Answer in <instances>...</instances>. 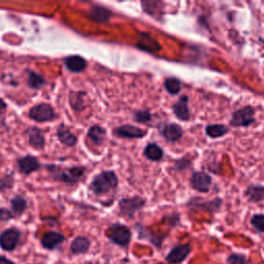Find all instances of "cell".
<instances>
[{
	"label": "cell",
	"instance_id": "cell-1",
	"mask_svg": "<svg viewBox=\"0 0 264 264\" xmlns=\"http://www.w3.org/2000/svg\"><path fill=\"white\" fill-rule=\"evenodd\" d=\"M118 186V178L114 171L105 170L97 174L90 184V190L96 195L114 191Z\"/></svg>",
	"mask_w": 264,
	"mask_h": 264
},
{
	"label": "cell",
	"instance_id": "cell-2",
	"mask_svg": "<svg viewBox=\"0 0 264 264\" xmlns=\"http://www.w3.org/2000/svg\"><path fill=\"white\" fill-rule=\"evenodd\" d=\"M50 173L53 175L55 180L61 181L63 183L74 185L78 183L85 173V168L81 166H74L71 168H60L55 164L48 166Z\"/></svg>",
	"mask_w": 264,
	"mask_h": 264
},
{
	"label": "cell",
	"instance_id": "cell-3",
	"mask_svg": "<svg viewBox=\"0 0 264 264\" xmlns=\"http://www.w3.org/2000/svg\"><path fill=\"white\" fill-rule=\"evenodd\" d=\"M106 236L113 241L114 244L120 247H127L131 239V231L129 228L122 224H114L106 231Z\"/></svg>",
	"mask_w": 264,
	"mask_h": 264
},
{
	"label": "cell",
	"instance_id": "cell-4",
	"mask_svg": "<svg viewBox=\"0 0 264 264\" xmlns=\"http://www.w3.org/2000/svg\"><path fill=\"white\" fill-rule=\"evenodd\" d=\"M57 117L52 105L48 103H40L33 106L29 111V118L38 123H45L55 120Z\"/></svg>",
	"mask_w": 264,
	"mask_h": 264
},
{
	"label": "cell",
	"instance_id": "cell-5",
	"mask_svg": "<svg viewBox=\"0 0 264 264\" xmlns=\"http://www.w3.org/2000/svg\"><path fill=\"white\" fill-rule=\"evenodd\" d=\"M145 200L140 196H136L132 198H124L119 203V208L122 215L128 218H134L135 214L140 211L145 206Z\"/></svg>",
	"mask_w": 264,
	"mask_h": 264
},
{
	"label": "cell",
	"instance_id": "cell-6",
	"mask_svg": "<svg viewBox=\"0 0 264 264\" xmlns=\"http://www.w3.org/2000/svg\"><path fill=\"white\" fill-rule=\"evenodd\" d=\"M254 114H255V111L252 106H246V107L240 108L232 115L230 124L235 127L249 126L255 122Z\"/></svg>",
	"mask_w": 264,
	"mask_h": 264
},
{
	"label": "cell",
	"instance_id": "cell-7",
	"mask_svg": "<svg viewBox=\"0 0 264 264\" xmlns=\"http://www.w3.org/2000/svg\"><path fill=\"white\" fill-rule=\"evenodd\" d=\"M20 239V231L16 228H10L0 234V247L3 250L12 252L16 249Z\"/></svg>",
	"mask_w": 264,
	"mask_h": 264
},
{
	"label": "cell",
	"instance_id": "cell-8",
	"mask_svg": "<svg viewBox=\"0 0 264 264\" xmlns=\"http://www.w3.org/2000/svg\"><path fill=\"white\" fill-rule=\"evenodd\" d=\"M191 187L200 192H208L212 186V178L204 171H196L191 177Z\"/></svg>",
	"mask_w": 264,
	"mask_h": 264
},
{
	"label": "cell",
	"instance_id": "cell-9",
	"mask_svg": "<svg viewBox=\"0 0 264 264\" xmlns=\"http://www.w3.org/2000/svg\"><path fill=\"white\" fill-rule=\"evenodd\" d=\"M147 132L134 125H123L115 129V135L123 139H142Z\"/></svg>",
	"mask_w": 264,
	"mask_h": 264
},
{
	"label": "cell",
	"instance_id": "cell-10",
	"mask_svg": "<svg viewBox=\"0 0 264 264\" xmlns=\"http://www.w3.org/2000/svg\"><path fill=\"white\" fill-rule=\"evenodd\" d=\"M18 168L23 174H30L40 168V163L36 157L27 155L18 159Z\"/></svg>",
	"mask_w": 264,
	"mask_h": 264
},
{
	"label": "cell",
	"instance_id": "cell-11",
	"mask_svg": "<svg viewBox=\"0 0 264 264\" xmlns=\"http://www.w3.org/2000/svg\"><path fill=\"white\" fill-rule=\"evenodd\" d=\"M191 252V247L186 244V245H180L178 247H175L172 249L169 254L166 256L165 260L169 264H177L183 262L190 254Z\"/></svg>",
	"mask_w": 264,
	"mask_h": 264
},
{
	"label": "cell",
	"instance_id": "cell-12",
	"mask_svg": "<svg viewBox=\"0 0 264 264\" xmlns=\"http://www.w3.org/2000/svg\"><path fill=\"white\" fill-rule=\"evenodd\" d=\"M65 239L64 235L57 231H50L43 234L41 237V245L45 249L48 250H54L57 248L61 243H63Z\"/></svg>",
	"mask_w": 264,
	"mask_h": 264
},
{
	"label": "cell",
	"instance_id": "cell-13",
	"mask_svg": "<svg viewBox=\"0 0 264 264\" xmlns=\"http://www.w3.org/2000/svg\"><path fill=\"white\" fill-rule=\"evenodd\" d=\"M162 136L163 138L169 142V143H175L181 140L182 136H183V130L181 128V126H179L178 124H168L166 126H164L163 130H162Z\"/></svg>",
	"mask_w": 264,
	"mask_h": 264
},
{
	"label": "cell",
	"instance_id": "cell-14",
	"mask_svg": "<svg viewBox=\"0 0 264 264\" xmlns=\"http://www.w3.org/2000/svg\"><path fill=\"white\" fill-rule=\"evenodd\" d=\"M65 66L73 73H82L87 68V61L79 55L69 56L64 60Z\"/></svg>",
	"mask_w": 264,
	"mask_h": 264
},
{
	"label": "cell",
	"instance_id": "cell-15",
	"mask_svg": "<svg viewBox=\"0 0 264 264\" xmlns=\"http://www.w3.org/2000/svg\"><path fill=\"white\" fill-rule=\"evenodd\" d=\"M188 101L189 99L187 96H182L178 102H175L173 104V107H172V111L174 115L182 121H187L190 118Z\"/></svg>",
	"mask_w": 264,
	"mask_h": 264
},
{
	"label": "cell",
	"instance_id": "cell-16",
	"mask_svg": "<svg viewBox=\"0 0 264 264\" xmlns=\"http://www.w3.org/2000/svg\"><path fill=\"white\" fill-rule=\"evenodd\" d=\"M27 136H28V140H29V144L37 149V150H41L45 147V137H43L42 131L37 128V127H31L29 128L27 131Z\"/></svg>",
	"mask_w": 264,
	"mask_h": 264
},
{
	"label": "cell",
	"instance_id": "cell-17",
	"mask_svg": "<svg viewBox=\"0 0 264 264\" xmlns=\"http://www.w3.org/2000/svg\"><path fill=\"white\" fill-rule=\"evenodd\" d=\"M88 17L92 21L96 22V23H105V22L111 19L112 13L104 8L95 7L88 13Z\"/></svg>",
	"mask_w": 264,
	"mask_h": 264
},
{
	"label": "cell",
	"instance_id": "cell-18",
	"mask_svg": "<svg viewBox=\"0 0 264 264\" xmlns=\"http://www.w3.org/2000/svg\"><path fill=\"white\" fill-rule=\"evenodd\" d=\"M57 136L60 142L66 147H74L77 144V137L73 135L69 128L61 125L57 130Z\"/></svg>",
	"mask_w": 264,
	"mask_h": 264
},
{
	"label": "cell",
	"instance_id": "cell-19",
	"mask_svg": "<svg viewBox=\"0 0 264 264\" xmlns=\"http://www.w3.org/2000/svg\"><path fill=\"white\" fill-rule=\"evenodd\" d=\"M90 248V241L88 238L83 237V236H79L77 238H75V240L72 243L71 245V250L72 253L75 255H80V254H84L86 253L88 250Z\"/></svg>",
	"mask_w": 264,
	"mask_h": 264
},
{
	"label": "cell",
	"instance_id": "cell-20",
	"mask_svg": "<svg viewBox=\"0 0 264 264\" xmlns=\"http://www.w3.org/2000/svg\"><path fill=\"white\" fill-rule=\"evenodd\" d=\"M138 47L141 48L143 51H148V52H158L160 50L159 43L152 39L146 33L142 34V39L139 40Z\"/></svg>",
	"mask_w": 264,
	"mask_h": 264
},
{
	"label": "cell",
	"instance_id": "cell-21",
	"mask_svg": "<svg viewBox=\"0 0 264 264\" xmlns=\"http://www.w3.org/2000/svg\"><path fill=\"white\" fill-rule=\"evenodd\" d=\"M145 156L152 161H160L163 158V150L156 144H150L145 148Z\"/></svg>",
	"mask_w": 264,
	"mask_h": 264
},
{
	"label": "cell",
	"instance_id": "cell-22",
	"mask_svg": "<svg viewBox=\"0 0 264 264\" xmlns=\"http://www.w3.org/2000/svg\"><path fill=\"white\" fill-rule=\"evenodd\" d=\"M88 138H89L95 145L100 146L103 144L105 139V130L99 125H94L88 131Z\"/></svg>",
	"mask_w": 264,
	"mask_h": 264
},
{
	"label": "cell",
	"instance_id": "cell-23",
	"mask_svg": "<svg viewBox=\"0 0 264 264\" xmlns=\"http://www.w3.org/2000/svg\"><path fill=\"white\" fill-rule=\"evenodd\" d=\"M11 207L14 216H20L25 212L27 208V202L24 197L18 195L13 198V201L11 202Z\"/></svg>",
	"mask_w": 264,
	"mask_h": 264
},
{
	"label": "cell",
	"instance_id": "cell-24",
	"mask_svg": "<svg viewBox=\"0 0 264 264\" xmlns=\"http://www.w3.org/2000/svg\"><path fill=\"white\" fill-rule=\"evenodd\" d=\"M206 132L210 138L217 139V138L224 137L228 132V128L222 124H214V125L207 126Z\"/></svg>",
	"mask_w": 264,
	"mask_h": 264
},
{
	"label": "cell",
	"instance_id": "cell-25",
	"mask_svg": "<svg viewBox=\"0 0 264 264\" xmlns=\"http://www.w3.org/2000/svg\"><path fill=\"white\" fill-rule=\"evenodd\" d=\"M246 195L248 196L249 201L253 203L260 202L264 200V187L263 186H251L247 189Z\"/></svg>",
	"mask_w": 264,
	"mask_h": 264
},
{
	"label": "cell",
	"instance_id": "cell-26",
	"mask_svg": "<svg viewBox=\"0 0 264 264\" xmlns=\"http://www.w3.org/2000/svg\"><path fill=\"white\" fill-rule=\"evenodd\" d=\"M83 96H85V93L83 92H72L70 95V102L73 108L77 112H81L85 108Z\"/></svg>",
	"mask_w": 264,
	"mask_h": 264
},
{
	"label": "cell",
	"instance_id": "cell-27",
	"mask_svg": "<svg viewBox=\"0 0 264 264\" xmlns=\"http://www.w3.org/2000/svg\"><path fill=\"white\" fill-rule=\"evenodd\" d=\"M46 80L42 76L28 71V86L32 89H39L41 86L45 85Z\"/></svg>",
	"mask_w": 264,
	"mask_h": 264
},
{
	"label": "cell",
	"instance_id": "cell-28",
	"mask_svg": "<svg viewBox=\"0 0 264 264\" xmlns=\"http://www.w3.org/2000/svg\"><path fill=\"white\" fill-rule=\"evenodd\" d=\"M164 87H165V89L167 90L168 93L175 95L181 91L182 84H181L180 80H178L177 78H169L165 81Z\"/></svg>",
	"mask_w": 264,
	"mask_h": 264
},
{
	"label": "cell",
	"instance_id": "cell-29",
	"mask_svg": "<svg viewBox=\"0 0 264 264\" xmlns=\"http://www.w3.org/2000/svg\"><path fill=\"white\" fill-rule=\"evenodd\" d=\"M252 225L260 232H264V215H255L251 220Z\"/></svg>",
	"mask_w": 264,
	"mask_h": 264
},
{
	"label": "cell",
	"instance_id": "cell-30",
	"mask_svg": "<svg viewBox=\"0 0 264 264\" xmlns=\"http://www.w3.org/2000/svg\"><path fill=\"white\" fill-rule=\"evenodd\" d=\"M135 119L139 123H148L152 119V115L148 111H139L135 115Z\"/></svg>",
	"mask_w": 264,
	"mask_h": 264
},
{
	"label": "cell",
	"instance_id": "cell-31",
	"mask_svg": "<svg viewBox=\"0 0 264 264\" xmlns=\"http://www.w3.org/2000/svg\"><path fill=\"white\" fill-rule=\"evenodd\" d=\"M227 262L229 264H250L243 255H237V254L230 255L227 258Z\"/></svg>",
	"mask_w": 264,
	"mask_h": 264
},
{
	"label": "cell",
	"instance_id": "cell-32",
	"mask_svg": "<svg viewBox=\"0 0 264 264\" xmlns=\"http://www.w3.org/2000/svg\"><path fill=\"white\" fill-rule=\"evenodd\" d=\"M14 184V180L13 178L11 177V175H7V177H5L4 179L0 180V190L4 191L5 189H8V188H11Z\"/></svg>",
	"mask_w": 264,
	"mask_h": 264
},
{
	"label": "cell",
	"instance_id": "cell-33",
	"mask_svg": "<svg viewBox=\"0 0 264 264\" xmlns=\"http://www.w3.org/2000/svg\"><path fill=\"white\" fill-rule=\"evenodd\" d=\"M14 217V214L9 211L8 209H0V219L4 220V221H8Z\"/></svg>",
	"mask_w": 264,
	"mask_h": 264
},
{
	"label": "cell",
	"instance_id": "cell-34",
	"mask_svg": "<svg viewBox=\"0 0 264 264\" xmlns=\"http://www.w3.org/2000/svg\"><path fill=\"white\" fill-rule=\"evenodd\" d=\"M0 264H15L12 260L4 257V256H0Z\"/></svg>",
	"mask_w": 264,
	"mask_h": 264
},
{
	"label": "cell",
	"instance_id": "cell-35",
	"mask_svg": "<svg viewBox=\"0 0 264 264\" xmlns=\"http://www.w3.org/2000/svg\"><path fill=\"white\" fill-rule=\"evenodd\" d=\"M6 108H7V104H6V102H5L2 98H0V112H2V111H5Z\"/></svg>",
	"mask_w": 264,
	"mask_h": 264
},
{
	"label": "cell",
	"instance_id": "cell-36",
	"mask_svg": "<svg viewBox=\"0 0 264 264\" xmlns=\"http://www.w3.org/2000/svg\"><path fill=\"white\" fill-rule=\"evenodd\" d=\"M0 161H2V155H0Z\"/></svg>",
	"mask_w": 264,
	"mask_h": 264
}]
</instances>
